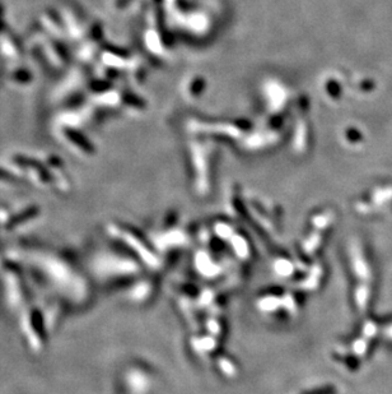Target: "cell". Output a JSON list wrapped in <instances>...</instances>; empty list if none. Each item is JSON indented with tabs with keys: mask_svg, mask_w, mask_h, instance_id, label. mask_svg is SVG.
Masks as SVG:
<instances>
[{
	"mask_svg": "<svg viewBox=\"0 0 392 394\" xmlns=\"http://www.w3.org/2000/svg\"><path fill=\"white\" fill-rule=\"evenodd\" d=\"M3 14H4V8H3V5L0 4V31L3 30V27L5 26V23H4V21H3Z\"/></svg>",
	"mask_w": 392,
	"mask_h": 394,
	"instance_id": "277c9868",
	"label": "cell"
},
{
	"mask_svg": "<svg viewBox=\"0 0 392 394\" xmlns=\"http://www.w3.org/2000/svg\"><path fill=\"white\" fill-rule=\"evenodd\" d=\"M55 46L58 47V49H56V51H58V53H59V55L62 56V59H63V60H67V59H69V55H67V51L65 50L64 46H63V45L55 44Z\"/></svg>",
	"mask_w": 392,
	"mask_h": 394,
	"instance_id": "3957f363",
	"label": "cell"
},
{
	"mask_svg": "<svg viewBox=\"0 0 392 394\" xmlns=\"http://www.w3.org/2000/svg\"><path fill=\"white\" fill-rule=\"evenodd\" d=\"M65 133H66L67 138L70 139L73 143H75L78 147L82 148L84 152H91V150H92L91 143L88 142V139L83 136L82 133L78 132V130H74V129H66V132Z\"/></svg>",
	"mask_w": 392,
	"mask_h": 394,
	"instance_id": "6da1fadb",
	"label": "cell"
},
{
	"mask_svg": "<svg viewBox=\"0 0 392 394\" xmlns=\"http://www.w3.org/2000/svg\"><path fill=\"white\" fill-rule=\"evenodd\" d=\"M13 78H14L17 82L28 83L31 82V79H32V76H31V73H29L28 71H26V69H21V71H17L14 74H13Z\"/></svg>",
	"mask_w": 392,
	"mask_h": 394,
	"instance_id": "7a4b0ae2",
	"label": "cell"
}]
</instances>
